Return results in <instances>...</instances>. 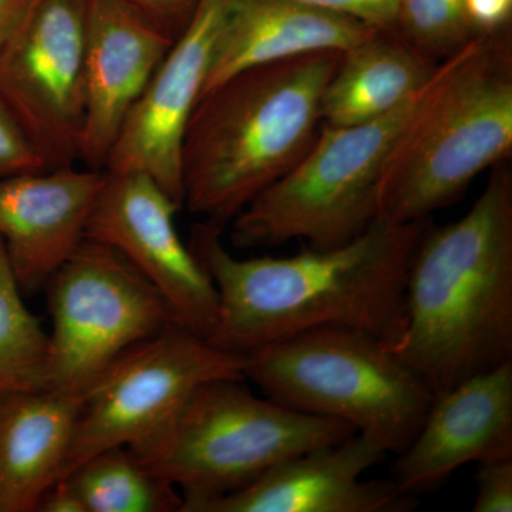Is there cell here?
Listing matches in <instances>:
<instances>
[{
	"label": "cell",
	"mask_w": 512,
	"mask_h": 512,
	"mask_svg": "<svg viewBox=\"0 0 512 512\" xmlns=\"http://www.w3.org/2000/svg\"><path fill=\"white\" fill-rule=\"evenodd\" d=\"M430 218L409 224L375 220L348 244L274 258H235L221 225H194L190 247L218 293L208 338L224 352L252 350L318 328L363 330L393 345L406 316V282Z\"/></svg>",
	"instance_id": "obj_1"
},
{
	"label": "cell",
	"mask_w": 512,
	"mask_h": 512,
	"mask_svg": "<svg viewBox=\"0 0 512 512\" xmlns=\"http://www.w3.org/2000/svg\"><path fill=\"white\" fill-rule=\"evenodd\" d=\"M460 220L427 222L406 282V316L389 346L434 396L512 360V173L491 168Z\"/></svg>",
	"instance_id": "obj_2"
},
{
	"label": "cell",
	"mask_w": 512,
	"mask_h": 512,
	"mask_svg": "<svg viewBox=\"0 0 512 512\" xmlns=\"http://www.w3.org/2000/svg\"><path fill=\"white\" fill-rule=\"evenodd\" d=\"M343 52L251 67L200 97L181 154L184 204L222 228L311 148Z\"/></svg>",
	"instance_id": "obj_3"
},
{
	"label": "cell",
	"mask_w": 512,
	"mask_h": 512,
	"mask_svg": "<svg viewBox=\"0 0 512 512\" xmlns=\"http://www.w3.org/2000/svg\"><path fill=\"white\" fill-rule=\"evenodd\" d=\"M511 153L512 46L501 30L477 35L441 60L384 165L375 220H427Z\"/></svg>",
	"instance_id": "obj_4"
},
{
	"label": "cell",
	"mask_w": 512,
	"mask_h": 512,
	"mask_svg": "<svg viewBox=\"0 0 512 512\" xmlns=\"http://www.w3.org/2000/svg\"><path fill=\"white\" fill-rule=\"evenodd\" d=\"M244 356L245 380L268 399L346 421L386 453L406 450L434 399L386 342L359 329H312Z\"/></svg>",
	"instance_id": "obj_5"
},
{
	"label": "cell",
	"mask_w": 512,
	"mask_h": 512,
	"mask_svg": "<svg viewBox=\"0 0 512 512\" xmlns=\"http://www.w3.org/2000/svg\"><path fill=\"white\" fill-rule=\"evenodd\" d=\"M242 382L202 384L161 433L128 448L148 471L183 491L181 511L247 487L289 458L357 433L346 421L256 397Z\"/></svg>",
	"instance_id": "obj_6"
},
{
	"label": "cell",
	"mask_w": 512,
	"mask_h": 512,
	"mask_svg": "<svg viewBox=\"0 0 512 512\" xmlns=\"http://www.w3.org/2000/svg\"><path fill=\"white\" fill-rule=\"evenodd\" d=\"M431 79L380 119L348 127L322 124L301 161L231 221L232 244L278 247L305 239L311 248L328 249L362 234L376 218L387 158L420 109Z\"/></svg>",
	"instance_id": "obj_7"
},
{
	"label": "cell",
	"mask_w": 512,
	"mask_h": 512,
	"mask_svg": "<svg viewBox=\"0 0 512 512\" xmlns=\"http://www.w3.org/2000/svg\"><path fill=\"white\" fill-rule=\"evenodd\" d=\"M43 291L53 322L47 389L83 399L127 350L177 322L164 296L124 256L92 239Z\"/></svg>",
	"instance_id": "obj_8"
},
{
	"label": "cell",
	"mask_w": 512,
	"mask_h": 512,
	"mask_svg": "<svg viewBox=\"0 0 512 512\" xmlns=\"http://www.w3.org/2000/svg\"><path fill=\"white\" fill-rule=\"evenodd\" d=\"M245 356L224 352L180 323L138 343L84 396L62 478L100 451L154 439L202 384L245 380Z\"/></svg>",
	"instance_id": "obj_9"
},
{
	"label": "cell",
	"mask_w": 512,
	"mask_h": 512,
	"mask_svg": "<svg viewBox=\"0 0 512 512\" xmlns=\"http://www.w3.org/2000/svg\"><path fill=\"white\" fill-rule=\"evenodd\" d=\"M89 0H29L0 53V99L49 170L79 161Z\"/></svg>",
	"instance_id": "obj_10"
},
{
	"label": "cell",
	"mask_w": 512,
	"mask_h": 512,
	"mask_svg": "<svg viewBox=\"0 0 512 512\" xmlns=\"http://www.w3.org/2000/svg\"><path fill=\"white\" fill-rule=\"evenodd\" d=\"M180 210L150 175L106 171L86 238L124 256L164 296L181 326L208 339L217 325L218 293L178 234Z\"/></svg>",
	"instance_id": "obj_11"
},
{
	"label": "cell",
	"mask_w": 512,
	"mask_h": 512,
	"mask_svg": "<svg viewBox=\"0 0 512 512\" xmlns=\"http://www.w3.org/2000/svg\"><path fill=\"white\" fill-rule=\"evenodd\" d=\"M229 0H200L121 126L104 170L150 175L181 208V154Z\"/></svg>",
	"instance_id": "obj_12"
},
{
	"label": "cell",
	"mask_w": 512,
	"mask_h": 512,
	"mask_svg": "<svg viewBox=\"0 0 512 512\" xmlns=\"http://www.w3.org/2000/svg\"><path fill=\"white\" fill-rule=\"evenodd\" d=\"M382 446L353 434L332 446L289 458L247 487L185 505L181 512H409L414 494L392 480H363L382 463Z\"/></svg>",
	"instance_id": "obj_13"
},
{
	"label": "cell",
	"mask_w": 512,
	"mask_h": 512,
	"mask_svg": "<svg viewBox=\"0 0 512 512\" xmlns=\"http://www.w3.org/2000/svg\"><path fill=\"white\" fill-rule=\"evenodd\" d=\"M175 39L123 0H89L79 161L104 170L127 114Z\"/></svg>",
	"instance_id": "obj_14"
},
{
	"label": "cell",
	"mask_w": 512,
	"mask_h": 512,
	"mask_svg": "<svg viewBox=\"0 0 512 512\" xmlns=\"http://www.w3.org/2000/svg\"><path fill=\"white\" fill-rule=\"evenodd\" d=\"M104 178L74 165L0 178V238L22 293L43 291L82 245Z\"/></svg>",
	"instance_id": "obj_15"
},
{
	"label": "cell",
	"mask_w": 512,
	"mask_h": 512,
	"mask_svg": "<svg viewBox=\"0 0 512 512\" xmlns=\"http://www.w3.org/2000/svg\"><path fill=\"white\" fill-rule=\"evenodd\" d=\"M512 457V360L434 396L420 430L397 454L392 480L427 490L470 463Z\"/></svg>",
	"instance_id": "obj_16"
},
{
	"label": "cell",
	"mask_w": 512,
	"mask_h": 512,
	"mask_svg": "<svg viewBox=\"0 0 512 512\" xmlns=\"http://www.w3.org/2000/svg\"><path fill=\"white\" fill-rule=\"evenodd\" d=\"M379 32L349 16L289 0H229L202 94L251 67L348 52Z\"/></svg>",
	"instance_id": "obj_17"
},
{
	"label": "cell",
	"mask_w": 512,
	"mask_h": 512,
	"mask_svg": "<svg viewBox=\"0 0 512 512\" xmlns=\"http://www.w3.org/2000/svg\"><path fill=\"white\" fill-rule=\"evenodd\" d=\"M83 400L53 389L0 397V512L36 511L62 480Z\"/></svg>",
	"instance_id": "obj_18"
},
{
	"label": "cell",
	"mask_w": 512,
	"mask_h": 512,
	"mask_svg": "<svg viewBox=\"0 0 512 512\" xmlns=\"http://www.w3.org/2000/svg\"><path fill=\"white\" fill-rule=\"evenodd\" d=\"M439 64L382 30L342 53L320 103L323 126H356L392 113L429 83Z\"/></svg>",
	"instance_id": "obj_19"
},
{
	"label": "cell",
	"mask_w": 512,
	"mask_h": 512,
	"mask_svg": "<svg viewBox=\"0 0 512 512\" xmlns=\"http://www.w3.org/2000/svg\"><path fill=\"white\" fill-rule=\"evenodd\" d=\"M72 485L86 512H181L174 485L148 471L127 447L87 458L62 478Z\"/></svg>",
	"instance_id": "obj_20"
},
{
	"label": "cell",
	"mask_w": 512,
	"mask_h": 512,
	"mask_svg": "<svg viewBox=\"0 0 512 512\" xmlns=\"http://www.w3.org/2000/svg\"><path fill=\"white\" fill-rule=\"evenodd\" d=\"M22 295L0 238V397L47 389L49 335Z\"/></svg>",
	"instance_id": "obj_21"
},
{
	"label": "cell",
	"mask_w": 512,
	"mask_h": 512,
	"mask_svg": "<svg viewBox=\"0 0 512 512\" xmlns=\"http://www.w3.org/2000/svg\"><path fill=\"white\" fill-rule=\"evenodd\" d=\"M393 33L431 59H446L477 36L466 0H400Z\"/></svg>",
	"instance_id": "obj_22"
},
{
	"label": "cell",
	"mask_w": 512,
	"mask_h": 512,
	"mask_svg": "<svg viewBox=\"0 0 512 512\" xmlns=\"http://www.w3.org/2000/svg\"><path fill=\"white\" fill-rule=\"evenodd\" d=\"M45 170V158L0 99V178Z\"/></svg>",
	"instance_id": "obj_23"
},
{
	"label": "cell",
	"mask_w": 512,
	"mask_h": 512,
	"mask_svg": "<svg viewBox=\"0 0 512 512\" xmlns=\"http://www.w3.org/2000/svg\"><path fill=\"white\" fill-rule=\"evenodd\" d=\"M474 512L512 511V457L480 463Z\"/></svg>",
	"instance_id": "obj_24"
},
{
	"label": "cell",
	"mask_w": 512,
	"mask_h": 512,
	"mask_svg": "<svg viewBox=\"0 0 512 512\" xmlns=\"http://www.w3.org/2000/svg\"><path fill=\"white\" fill-rule=\"evenodd\" d=\"M289 2L349 16L372 28L392 32L396 25L400 0H289Z\"/></svg>",
	"instance_id": "obj_25"
},
{
	"label": "cell",
	"mask_w": 512,
	"mask_h": 512,
	"mask_svg": "<svg viewBox=\"0 0 512 512\" xmlns=\"http://www.w3.org/2000/svg\"><path fill=\"white\" fill-rule=\"evenodd\" d=\"M177 39L187 28L200 0H123Z\"/></svg>",
	"instance_id": "obj_26"
},
{
	"label": "cell",
	"mask_w": 512,
	"mask_h": 512,
	"mask_svg": "<svg viewBox=\"0 0 512 512\" xmlns=\"http://www.w3.org/2000/svg\"><path fill=\"white\" fill-rule=\"evenodd\" d=\"M37 512H86L80 498L74 493L72 485L66 480L53 484L40 498Z\"/></svg>",
	"instance_id": "obj_27"
},
{
	"label": "cell",
	"mask_w": 512,
	"mask_h": 512,
	"mask_svg": "<svg viewBox=\"0 0 512 512\" xmlns=\"http://www.w3.org/2000/svg\"><path fill=\"white\" fill-rule=\"evenodd\" d=\"M28 3L29 0H0V53Z\"/></svg>",
	"instance_id": "obj_28"
}]
</instances>
